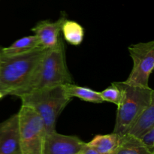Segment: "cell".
<instances>
[{
    "label": "cell",
    "instance_id": "12",
    "mask_svg": "<svg viewBox=\"0 0 154 154\" xmlns=\"http://www.w3.org/2000/svg\"><path fill=\"white\" fill-rule=\"evenodd\" d=\"M38 38L35 35L25 36L15 41L12 45L6 48H0V55L2 56H16L26 54L40 48Z\"/></svg>",
    "mask_w": 154,
    "mask_h": 154
},
{
    "label": "cell",
    "instance_id": "14",
    "mask_svg": "<svg viewBox=\"0 0 154 154\" xmlns=\"http://www.w3.org/2000/svg\"><path fill=\"white\" fill-rule=\"evenodd\" d=\"M63 87L66 94L72 99L74 97H77L85 102H92V103H102L103 102L99 92L95 91L90 88L80 87L72 83L63 84Z\"/></svg>",
    "mask_w": 154,
    "mask_h": 154
},
{
    "label": "cell",
    "instance_id": "1",
    "mask_svg": "<svg viewBox=\"0 0 154 154\" xmlns=\"http://www.w3.org/2000/svg\"><path fill=\"white\" fill-rule=\"evenodd\" d=\"M69 83H72V78L66 64L65 46L61 38L57 46L47 50L26 84L14 96Z\"/></svg>",
    "mask_w": 154,
    "mask_h": 154
},
{
    "label": "cell",
    "instance_id": "9",
    "mask_svg": "<svg viewBox=\"0 0 154 154\" xmlns=\"http://www.w3.org/2000/svg\"><path fill=\"white\" fill-rule=\"evenodd\" d=\"M65 18L64 16H62L55 22L50 20L40 21L32 29L42 48L51 49L57 46L61 38L60 34L61 32L62 23Z\"/></svg>",
    "mask_w": 154,
    "mask_h": 154
},
{
    "label": "cell",
    "instance_id": "5",
    "mask_svg": "<svg viewBox=\"0 0 154 154\" xmlns=\"http://www.w3.org/2000/svg\"><path fill=\"white\" fill-rule=\"evenodd\" d=\"M18 115L22 154H45L46 131L42 119L34 110L23 105Z\"/></svg>",
    "mask_w": 154,
    "mask_h": 154
},
{
    "label": "cell",
    "instance_id": "4",
    "mask_svg": "<svg viewBox=\"0 0 154 154\" xmlns=\"http://www.w3.org/2000/svg\"><path fill=\"white\" fill-rule=\"evenodd\" d=\"M123 91L121 103L117 107L114 132L120 136L127 133L137 117L154 100V91L148 87L116 82Z\"/></svg>",
    "mask_w": 154,
    "mask_h": 154
},
{
    "label": "cell",
    "instance_id": "7",
    "mask_svg": "<svg viewBox=\"0 0 154 154\" xmlns=\"http://www.w3.org/2000/svg\"><path fill=\"white\" fill-rule=\"evenodd\" d=\"M87 143L75 135H66L57 131L47 134L45 154H79Z\"/></svg>",
    "mask_w": 154,
    "mask_h": 154
},
{
    "label": "cell",
    "instance_id": "11",
    "mask_svg": "<svg viewBox=\"0 0 154 154\" xmlns=\"http://www.w3.org/2000/svg\"><path fill=\"white\" fill-rule=\"evenodd\" d=\"M112 154H154L150 151L141 140L130 135L120 137L118 145Z\"/></svg>",
    "mask_w": 154,
    "mask_h": 154
},
{
    "label": "cell",
    "instance_id": "19",
    "mask_svg": "<svg viewBox=\"0 0 154 154\" xmlns=\"http://www.w3.org/2000/svg\"><path fill=\"white\" fill-rule=\"evenodd\" d=\"M5 96V93H3L2 92H0V99H2V97H4Z\"/></svg>",
    "mask_w": 154,
    "mask_h": 154
},
{
    "label": "cell",
    "instance_id": "16",
    "mask_svg": "<svg viewBox=\"0 0 154 154\" xmlns=\"http://www.w3.org/2000/svg\"><path fill=\"white\" fill-rule=\"evenodd\" d=\"M99 93L103 102H111L117 105V107L121 103L123 99V91L116 82L112 83L110 87L105 89Z\"/></svg>",
    "mask_w": 154,
    "mask_h": 154
},
{
    "label": "cell",
    "instance_id": "17",
    "mask_svg": "<svg viewBox=\"0 0 154 154\" xmlns=\"http://www.w3.org/2000/svg\"><path fill=\"white\" fill-rule=\"evenodd\" d=\"M139 139L150 151L154 152V126L144 132Z\"/></svg>",
    "mask_w": 154,
    "mask_h": 154
},
{
    "label": "cell",
    "instance_id": "18",
    "mask_svg": "<svg viewBox=\"0 0 154 154\" xmlns=\"http://www.w3.org/2000/svg\"><path fill=\"white\" fill-rule=\"evenodd\" d=\"M79 154H102L98 153L97 151H96L95 150H93L91 147H88L87 145H86V147H84L82 150V151Z\"/></svg>",
    "mask_w": 154,
    "mask_h": 154
},
{
    "label": "cell",
    "instance_id": "8",
    "mask_svg": "<svg viewBox=\"0 0 154 154\" xmlns=\"http://www.w3.org/2000/svg\"><path fill=\"white\" fill-rule=\"evenodd\" d=\"M0 154H22L18 113L0 123Z\"/></svg>",
    "mask_w": 154,
    "mask_h": 154
},
{
    "label": "cell",
    "instance_id": "2",
    "mask_svg": "<svg viewBox=\"0 0 154 154\" xmlns=\"http://www.w3.org/2000/svg\"><path fill=\"white\" fill-rule=\"evenodd\" d=\"M47 50L40 47L20 55H0V92L14 96L22 89Z\"/></svg>",
    "mask_w": 154,
    "mask_h": 154
},
{
    "label": "cell",
    "instance_id": "6",
    "mask_svg": "<svg viewBox=\"0 0 154 154\" xmlns=\"http://www.w3.org/2000/svg\"><path fill=\"white\" fill-rule=\"evenodd\" d=\"M129 52L133 61V66L125 82L131 85L148 87L150 74L154 68V42L132 45Z\"/></svg>",
    "mask_w": 154,
    "mask_h": 154
},
{
    "label": "cell",
    "instance_id": "15",
    "mask_svg": "<svg viewBox=\"0 0 154 154\" xmlns=\"http://www.w3.org/2000/svg\"><path fill=\"white\" fill-rule=\"evenodd\" d=\"M61 32L66 42L72 45H80L84 40V28L76 21L65 18L62 23Z\"/></svg>",
    "mask_w": 154,
    "mask_h": 154
},
{
    "label": "cell",
    "instance_id": "13",
    "mask_svg": "<svg viewBox=\"0 0 154 154\" xmlns=\"http://www.w3.org/2000/svg\"><path fill=\"white\" fill-rule=\"evenodd\" d=\"M120 137L114 132L107 135H97L90 142L87 143V145L99 153L112 154L118 145Z\"/></svg>",
    "mask_w": 154,
    "mask_h": 154
},
{
    "label": "cell",
    "instance_id": "3",
    "mask_svg": "<svg viewBox=\"0 0 154 154\" xmlns=\"http://www.w3.org/2000/svg\"><path fill=\"white\" fill-rule=\"evenodd\" d=\"M17 97L22 105L31 108L40 116L46 135L55 132L59 116L72 99L66 94L63 85L24 93Z\"/></svg>",
    "mask_w": 154,
    "mask_h": 154
},
{
    "label": "cell",
    "instance_id": "10",
    "mask_svg": "<svg viewBox=\"0 0 154 154\" xmlns=\"http://www.w3.org/2000/svg\"><path fill=\"white\" fill-rule=\"evenodd\" d=\"M153 126L154 100L135 118L126 134L139 138L144 132Z\"/></svg>",
    "mask_w": 154,
    "mask_h": 154
}]
</instances>
